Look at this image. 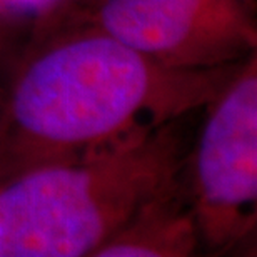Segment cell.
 Segmentation results:
<instances>
[{"label":"cell","mask_w":257,"mask_h":257,"mask_svg":"<svg viewBox=\"0 0 257 257\" xmlns=\"http://www.w3.org/2000/svg\"><path fill=\"white\" fill-rule=\"evenodd\" d=\"M224 12V0H105L102 24L107 35L151 55H181Z\"/></svg>","instance_id":"277c9868"},{"label":"cell","mask_w":257,"mask_h":257,"mask_svg":"<svg viewBox=\"0 0 257 257\" xmlns=\"http://www.w3.org/2000/svg\"><path fill=\"white\" fill-rule=\"evenodd\" d=\"M197 172L210 210L237 212L257 195V79L244 77L215 109L200 141Z\"/></svg>","instance_id":"3957f363"},{"label":"cell","mask_w":257,"mask_h":257,"mask_svg":"<svg viewBox=\"0 0 257 257\" xmlns=\"http://www.w3.org/2000/svg\"><path fill=\"white\" fill-rule=\"evenodd\" d=\"M5 2L19 9L34 10V9H40V7H44V5H47L50 0H5Z\"/></svg>","instance_id":"5b68a950"},{"label":"cell","mask_w":257,"mask_h":257,"mask_svg":"<svg viewBox=\"0 0 257 257\" xmlns=\"http://www.w3.org/2000/svg\"><path fill=\"white\" fill-rule=\"evenodd\" d=\"M162 85L147 55L110 35L82 39L30 67L15 92L14 115L40 141L99 142L154 109Z\"/></svg>","instance_id":"6da1fadb"},{"label":"cell","mask_w":257,"mask_h":257,"mask_svg":"<svg viewBox=\"0 0 257 257\" xmlns=\"http://www.w3.org/2000/svg\"><path fill=\"white\" fill-rule=\"evenodd\" d=\"M159 182L146 156L32 172L0 192V257H79L99 249Z\"/></svg>","instance_id":"7a4b0ae2"}]
</instances>
